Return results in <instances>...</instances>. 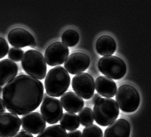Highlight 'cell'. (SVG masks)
<instances>
[{"instance_id": "cell-30", "label": "cell", "mask_w": 151, "mask_h": 137, "mask_svg": "<svg viewBox=\"0 0 151 137\" xmlns=\"http://www.w3.org/2000/svg\"><path fill=\"white\" fill-rule=\"evenodd\" d=\"M48 97H49V96L48 95V94H47V93H45V94H43V100L46 99V98H47Z\"/></svg>"}, {"instance_id": "cell-14", "label": "cell", "mask_w": 151, "mask_h": 137, "mask_svg": "<svg viewBox=\"0 0 151 137\" xmlns=\"http://www.w3.org/2000/svg\"><path fill=\"white\" fill-rule=\"evenodd\" d=\"M131 125L125 118H119L111 123L105 130L104 137H129Z\"/></svg>"}, {"instance_id": "cell-19", "label": "cell", "mask_w": 151, "mask_h": 137, "mask_svg": "<svg viewBox=\"0 0 151 137\" xmlns=\"http://www.w3.org/2000/svg\"><path fill=\"white\" fill-rule=\"evenodd\" d=\"M60 124L65 129L71 131L79 128L80 121L75 113L66 112L63 114L60 119Z\"/></svg>"}, {"instance_id": "cell-28", "label": "cell", "mask_w": 151, "mask_h": 137, "mask_svg": "<svg viewBox=\"0 0 151 137\" xmlns=\"http://www.w3.org/2000/svg\"><path fill=\"white\" fill-rule=\"evenodd\" d=\"M91 101H92V103H95L96 102H97L100 98H101V96L98 94V93H96L93 95L92 97H91Z\"/></svg>"}, {"instance_id": "cell-4", "label": "cell", "mask_w": 151, "mask_h": 137, "mask_svg": "<svg viewBox=\"0 0 151 137\" xmlns=\"http://www.w3.org/2000/svg\"><path fill=\"white\" fill-rule=\"evenodd\" d=\"M21 64L28 75L41 80L46 77L47 64L41 52L34 49L25 51L21 60Z\"/></svg>"}, {"instance_id": "cell-3", "label": "cell", "mask_w": 151, "mask_h": 137, "mask_svg": "<svg viewBox=\"0 0 151 137\" xmlns=\"http://www.w3.org/2000/svg\"><path fill=\"white\" fill-rule=\"evenodd\" d=\"M93 117L101 126H107L118 118L120 113L118 103L110 98H101L94 103Z\"/></svg>"}, {"instance_id": "cell-11", "label": "cell", "mask_w": 151, "mask_h": 137, "mask_svg": "<svg viewBox=\"0 0 151 137\" xmlns=\"http://www.w3.org/2000/svg\"><path fill=\"white\" fill-rule=\"evenodd\" d=\"M90 64V58L87 54L83 52H74L68 56L64 67L69 73L74 75L86 70Z\"/></svg>"}, {"instance_id": "cell-15", "label": "cell", "mask_w": 151, "mask_h": 137, "mask_svg": "<svg viewBox=\"0 0 151 137\" xmlns=\"http://www.w3.org/2000/svg\"><path fill=\"white\" fill-rule=\"evenodd\" d=\"M95 89L100 95L105 98H112L117 91L116 84L111 78L101 76L96 79Z\"/></svg>"}, {"instance_id": "cell-5", "label": "cell", "mask_w": 151, "mask_h": 137, "mask_svg": "<svg viewBox=\"0 0 151 137\" xmlns=\"http://www.w3.org/2000/svg\"><path fill=\"white\" fill-rule=\"evenodd\" d=\"M115 98L118 106L126 112L136 111L140 102V96L138 90L134 86L128 84L119 87Z\"/></svg>"}, {"instance_id": "cell-6", "label": "cell", "mask_w": 151, "mask_h": 137, "mask_svg": "<svg viewBox=\"0 0 151 137\" xmlns=\"http://www.w3.org/2000/svg\"><path fill=\"white\" fill-rule=\"evenodd\" d=\"M98 67L105 76L114 79L122 78L127 72V65L121 58L116 56H106L101 57Z\"/></svg>"}, {"instance_id": "cell-18", "label": "cell", "mask_w": 151, "mask_h": 137, "mask_svg": "<svg viewBox=\"0 0 151 137\" xmlns=\"http://www.w3.org/2000/svg\"><path fill=\"white\" fill-rule=\"evenodd\" d=\"M96 50L101 56H111L116 49V43L115 39L108 34H103L98 37L96 43Z\"/></svg>"}, {"instance_id": "cell-9", "label": "cell", "mask_w": 151, "mask_h": 137, "mask_svg": "<svg viewBox=\"0 0 151 137\" xmlns=\"http://www.w3.org/2000/svg\"><path fill=\"white\" fill-rule=\"evenodd\" d=\"M69 55V49L66 45L60 41L50 43L45 52V58L50 66L60 65L65 62Z\"/></svg>"}, {"instance_id": "cell-1", "label": "cell", "mask_w": 151, "mask_h": 137, "mask_svg": "<svg viewBox=\"0 0 151 137\" xmlns=\"http://www.w3.org/2000/svg\"><path fill=\"white\" fill-rule=\"evenodd\" d=\"M43 94L44 87L40 80L21 74L5 85L2 90V100L9 112L22 115L39 107Z\"/></svg>"}, {"instance_id": "cell-22", "label": "cell", "mask_w": 151, "mask_h": 137, "mask_svg": "<svg viewBox=\"0 0 151 137\" xmlns=\"http://www.w3.org/2000/svg\"><path fill=\"white\" fill-rule=\"evenodd\" d=\"M78 117L80 123L84 126L91 125L94 120L93 111L89 107H84L79 111Z\"/></svg>"}, {"instance_id": "cell-10", "label": "cell", "mask_w": 151, "mask_h": 137, "mask_svg": "<svg viewBox=\"0 0 151 137\" xmlns=\"http://www.w3.org/2000/svg\"><path fill=\"white\" fill-rule=\"evenodd\" d=\"M8 40L12 46L17 48L28 46L34 48L36 46L33 35L25 29L21 27L12 29L8 34Z\"/></svg>"}, {"instance_id": "cell-13", "label": "cell", "mask_w": 151, "mask_h": 137, "mask_svg": "<svg viewBox=\"0 0 151 137\" xmlns=\"http://www.w3.org/2000/svg\"><path fill=\"white\" fill-rule=\"evenodd\" d=\"M21 121L23 129L33 134H39L46 127V120L38 112H31L24 115Z\"/></svg>"}, {"instance_id": "cell-2", "label": "cell", "mask_w": 151, "mask_h": 137, "mask_svg": "<svg viewBox=\"0 0 151 137\" xmlns=\"http://www.w3.org/2000/svg\"><path fill=\"white\" fill-rule=\"evenodd\" d=\"M71 78L67 70L61 66H55L47 73L45 80L46 93L55 97L62 95L70 85Z\"/></svg>"}, {"instance_id": "cell-23", "label": "cell", "mask_w": 151, "mask_h": 137, "mask_svg": "<svg viewBox=\"0 0 151 137\" xmlns=\"http://www.w3.org/2000/svg\"><path fill=\"white\" fill-rule=\"evenodd\" d=\"M82 137H103V133L99 126L91 124L84 128Z\"/></svg>"}, {"instance_id": "cell-29", "label": "cell", "mask_w": 151, "mask_h": 137, "mask_svg": "<svg viewBox=\"0 0 151 137\" xmlns=\"http://www.w3.org/2000/svg\"><path fill=\"white\" fill-rule=\"evenodd\" d=\"M5 110H6V107L4 102V101L2 99L0 98V113L5 112Z\"/></svg>"}, {"instance_id": "cell-26", "label": "cell", "mask_w": 151, "mask_h": 137, "mask_svg": "<svg viewBox=\"0 0 151 137\" xmlns=\"http://www.w3.org/2000/svg\"><path fill=\"white\" fill-rule=\"evenodd\" d=\"M10 137H34L33 136L25 130H21Z\"/></svg>"}, {"instance_id": "cell-21", "label": "cell", "mask_w": 151, "mask_h": 137, "mask_svg": "<svg viewBox=\"0 0 151 137\" xmlns=\"http://www.w3.org/2000/svg\"><path fill=\"white\" fill-rule=\"evenodd\" d=\"M79 40L78 33L73 29L66 30L62 35V41L65 45L68 47L76 46Z\"/></svg>"}, {"instance_id": "cell-7", "label": "cell", "mask_w": 151, "mask_h": 137, "mask_svg": "<svg viewBox=\"0 0 151 137\" xmlns=\"http://www.w3.org/2000/svg\"><path fill=\"white\" fill-rule=\"evenodd\" d=\"M72 87L76 94L85 100L90 99L95 92V81L91 75L82 72L76 74L72 79Z\"/></svg>"}, {"instance_id": "cell-31", "label": "cell", "mask_w": 151, "mask_h": 137, "mask_svg": "<svg viewBox=\"0 0 151 137\" xmlns=\"http://www.w3.org/2000/svg\"><path fill=\"white\" fill-rule=\"evenodd\" d=\"M2 90H3L2 87L1 86H0V96L1 95V94H2Z\"/></svg>"}, {"instance_id": "cell-27", "label": "cell", "mask_w": 151, "mask_h": 137, "mask_svg": "<svg viewBox=\"0 0 151 137\" xmlns=\"http://www.w3.org/2000/svg\"><path fill=\"white\" fill-rule=\"evenodd\" d=\"M67 137H82V133L80 130L71 131L67 134Z\"/></svg>"}, {"instance_id": "cell-8", "label": "cell", "mask_w": 151, "mask_h": 137, "mask_svg": "<svg viewBox=\"0 0 151 137\" xmlns=\"http://www.w3.org/2000/svg\"><path fill=\"white\" fill-rule=\"evenodd\" d=\"M40 110L45 120L50 125L58 123L63 115L60 101L52 97L43 100Z\"/></svg>"}, {"instance_id": "cell-12", "label": "cell", "mask_w": 151, "mask_h": 137, "mask_svg": "<svg viewBox=\"0 0 151 137\" xmlns=\"http://www.w3.org/2000/svg\"><path fill=\"white\" fill-rule=\"evenodd\" d=\"M21 125V118L14 113H0V137H10L18 132Z\"/></svg>"}, {"instance_id": "cell-20", "label": "cell", "mask_w": 151, "mask_h": 137, "mask_svg": "<svg viewBox=\"0 0 151 137\" xmlns=\"http://www.w3.org/2000/svg\"><path fill=\"white\" fill-rule=\"evenodd\" d=\"M66 129L61 125H55L43 129L37 137H67Z\"/></svg>"}, {"instance_id": "cell-16", "label": "cell", "mask_w": 151, "mask_h": 137, "mask_svg": "<svg viewBox=\"0 0 151 137\" xmlns=\"http://www.w3.org/2000/svg\"><path fill=\"white\" fill-rule=\"evenodd\" d=\"M60 101L66 111L73 113L79 112L84 105L83 99L73 92H68L63 94Z\"/></svg>"}, {"instance_id": "cell-24", "label": "cell", "mask_w": 151, "mask_h": 137, "mask_svg": "<svg viewBox=\"0 0 151 137\" xmlns=\"http://www.w3.org/2000/svg\"><path fill=\"white\" fill-rule=\"evenodd\" d=\"M24 55V51L20 48H12L9 50L8 58L14 62H19L22 60Z\"/></svg>"}, {"instance_id": "cell-17", "label": "cell", "mask_w": 151, "mask_h": 137, "mask_svg": "<svg viewBox=\"0 0 151 137\" xmlns=\"http://www.w3.org/2000/svg\"><path fill=\"white\" fill-rule=\"evenodd\" d=\"M18 68L17 63L8 58L0 61V86L6 84L16 77Z\"/></svg>"}, {"instance_id": "cell-25", "label": "cell", "mask_w": 151, "mask_h": 137, "mask_svg": "<svg viewBox=\"0 0 151 137\" xmlns=\"http://www.w3.org/2000/svg\"><path fill=\"white\" fill-rule=\"evenodd\" d=\"M9 46L6 40L0 37V59L5 57L8 53Z\"/></svg>"}]
</instances>
